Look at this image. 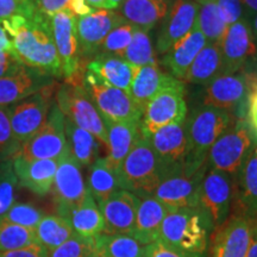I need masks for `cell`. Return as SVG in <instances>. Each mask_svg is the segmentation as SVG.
<instances>
[{
  "instance_id": "21",
  "label": "cell",
  "mask_w": 257,
  "mask_h": 257,
  "mask_svg": "<svg viewBox=\"0 0 257 257\" xmlns=\"http://www.w3.org/2000/svg\"><path fill=\"white\" fill-rule=\"evenodd\" d=\"M250 81L248 74L238 72L220 74L207 85L204 105L226 112L232 111L248 99ZM230 113V112H229Z\"/></svg>"
},
{
  "instance_id": "28",
  "label": "cell",
  "mask_w": 257,
  "mask_h": 257,
  "mask_svg": "<svg viewBox=\"0 0 257 257\" xmlns=\"http://www.w3.org/2000/svg\"><path fill=\"white\" fill-rule=\"evenodd\" d=\"M137 69L138 67L131 66L123 57L104 53L98 54L87 64V70L95 74L101 81L127 93Z\"/></svg>"
},
{
  "instance_id": "55",
  "label": "cell",
  "mask_w": 257,
  "mask_h": 257,
  "mask_svg": "<svg viewBox=\"0 0 257 257\" xmlns=\"http://www.w3.org/2000/svg\"><path fill=\"white\" fill-rule=\"evenodd\" d=\"M245 257H257V224L256 223L253 225L251 240H250V245Z\"/></svg>"
},
{
  "instance_id": "17",
  "label": "cell",
  "mask_w": 257,
  "mask_h": 257,
  "mask_svg": "<svg viewBox=\"0 0 257 257\" xmlns=\"http://www.w3.org/2000/svg\"><path fill=\"white\" fill-rule=\"evenodd\" d=\"M125 22L119 12L112 10H94L85 17L76 18V32L81 61L94 57L100 53L107 35L115 27Z\"/></svg>"
},
{
  "instance_id": "25",
  "label": "cell",
  "mask_w": 257,
  "mask_h": 257,
  "mask_svg": "<svg viewBox=\"0 0 257 257\" xmlns=\"http://www.w3.org/2000/svg\"><path fill=\"white\" fill-rule=\"evenodd\" d=\"M206 43V38L194 25L185 37L176 42L166 54H163L162 64L168 68L170 75L182 81L193 61Z\"/></svg>"
},
{
  "instance_id": "31",
  "label": "cell",
  "mask_w": 257,
  "mask_h": 257,
  "mask_svg": "<svg viewBox=\"0 0 257 257\" xmlns=\"http://www.w3.org/2000/svg\"><path fill=\"white\" fill-rule=\"evenodd\" d=\"M61 217L68 221L74 233L79 236L95 238L96 236L104 232V219L100 208L89 191L79 206L74 207Z\"/></svg>"
},
{
  "instance_id": "44",
  "label": "cell",
  "mask_w": 257,
  "mask_h": 257,
  "mask_svg": "<svg viewBox=\"0 0 257 257\" xmlns=\"http://www.w3.org/2000/svg\"><path fill=\"white\" fill-rule=\"evenodd\" d=\"M21 148L12 133L9 106H0V161L12 160Z\"/></svg>"
},
{
  "instance_id": "6",
  "label": "cell",
  "mask_w": 257,
  "mask_h": 257,
  "mask_svg": "<svg viewBox=\"0 0 257 257\" xmlns=\"http://www.w3.org/2000/svg\"><path fill=\"white\" fill-rule=\"evenodd\" d=\"M82 86L104 120L141 123L143 112L127 92L107 85L89 70L82 74Z\"/></svg>"
},
{
  "instance_id": "5",
  "label": "cell",
  "mask_w": 257,
  "mask_h": 257,
  "mask_svg": "<svg viewBox=\"0 0 257 257\" xmlns=\"http://www.w3.org/2000/svg\"><path fill=\"white\" fill-rule=\"evenodd\" d=\"M256 143L246 120H237L211 147L205 163L206 168L224 172L234 178Z\"/></svg>"
},
{
  "instance_id": "16",
  "label": "cell",
  "mask_w": 257,
  "mask_h": 257,
  "mask_svg": "<svg viewBox=\"0 0 257 257\" xmlns=\"http://www.w3.org/2000/svg\"><path fill=\"white\" fill-rule=\"evenodd\" d=\"M255 223L232 212L226 223L212 234L208 257H245Z\"/></svg>"
},
{
  "instance_id": "60",
  "label": "cell",
  "mask_w": 257,
  "mask_h": 257,
  "mask_svg": "<svg viewBox=\"0 0 257 257\" xmlns=\"http://www.w3.org/2000/svg\"><path fill=\"white\" fill-rule=\"evenodd\" d=\"M248 78H249L250 83L257 82V72H256V74H255V75H253V76H249V75H248Z\"/></svg>"
},
{
  "instance_id": "1",
  "label": "cell",
  "mask_w": 257,
  "mask_h": 257,
  "mask_svg": "<svg viewBox=\"0 0 257 257\" xmlns=\"http://www.w3.org/2000/svg\"><path fill=\"white\" fill-rule=\"evenodd\" d=\"M2 23L22 64L49 74L53 78L62 76L50 18L35 11L31 16H16Z\"/></svg>"
},
{
  "instance_id": "38",
  "label": "cell",
  "mask_w": 257,
  "mask_h": 257,
  "mask_svg": "<svg viewBox=\"0 0 257 257\" xmlns=\"http://www.w3.org/2000/svg\"><path fill=\"white\" fill-rule=\"evenodd\" d=\"M195 27L201 31L207 43L219 44L226 31V24L218 12L216 3L199 4Z\"/></svg>"
},
{
  "instance_id": "27",
  "label": "cell",
  "mask_w": 257,
  "mask_h": 257,
  "mask_svg": "<svg viewBox=\"0 0 257 257\" xmlns=\"http://www.w3.org/2000/svg\"><path fill=\"white\" fill-rule=\"evenodd\" d=\"M107 133L108 155L105 157L112 169L117 173L125 157L128 155L141 136L140 121H117L104 120Z\"/></svg>"
},
{
  "instance_id": "7",
  "label": "cell",
  "mask_w": 257,
  "mask_h": 257,
  "mask_svg": "<svg viewBox=\"0 0 257 257\" xmlns=\"http://www.w3.org/2000/svg\"><path fill=\"white\" fill-rule=\"evenodd\" d=\"M56 104L66 118L91 133L107 147V133L104 119L81 82H66L56 91Z\"/></svg>"
},
{
  "instance_id": "30",
  "label": "cell",
  "mask_w": 257,
  "mask_h": 257,
  "mask_svg": "<svg viewBox=\"0 0 257 257\" xmlns=\"http://www.w3.org/2000/svg\"><path fill=\"white\" fill-rule=\"evenodd\" d=\"M168 210L153 195L140 198L133 237L143 245L159 239L161 225Z\"/></svg>"
},
{
  "instance_id": "48",
  "label": "cell",
  "mask_w": 257,
  "mask_h": 257,
  "mask_svg": "<svg viewBox=\"0 0 257 257\" xmlns=\"http://www.w3.org/2000/svg\"><path fill=\"white\" fill-rule=\"evenodd\" d=\"M24 67L12 51L0 50V78L14 75Z\"/></svg>"
},
{
  "instance_id": "26",
  "label": "cell",
  "mask_w": 257,
  "mask_h": 257,
  "mask_svg": "<svg viewBox=\"0 0 257 257\" xmlns=\"http://www.w3.org/2000/svg\"><path fill=\"white\" fill-rule=\"evenodd\" d=\"M176 81L178 79L161 69L160 63L147 64V66L138 67L128 94L143 112L148 102L152 100L157 93L172 86Z\"/></svg>"
},
{
  "instance_id": "32",
  "label": "cell",
  "mask_w": 257,
  "mask_h": 257,
  "mask_svg": "<svg viewBox=\"0 0 257 257\" xmlns=\"http://www.w3.org/2000/svg\"><path fill=\"white\" fill-rule=\"evenodd\" d=\"M223 73V57L220 46L217 43H206L198 54L182 82L193 85H208L212 80Z\"/></svg>"
},
{
  "instance_id": "46",
  "label": "cell",
  "mask_w": 257,
  "mask_h": 257,
  "mask_svg": "<svg viewBox=\"0 0 257 257\" xmlns=\"http://www.w3.org/2000/svg\"><path fill=\"white\" fill-rule=\"evenodd\" d=\"M34 12L30 0H0V22L16 16H31Z\"/></svg>"
},
{
  "instance_id": "36",
  "label": "cell",
  "mask_w": 257,
  "mask_h": 257,
  "mask_svg": "<svg viewBox=\"0 0 257 257\" xmlns=\"http://www.w3.org/2000/svg\"><path fill=\"white\" fill-rule=\"evenodd\" d=\"M40 245L47 249V251L54 250L74 234V231L68 221L59 214L44 216L35 229Z\"/></svg>"
},
{
  "instance_id": "14",
  "label": "cell",
  "mask_w": 257,
  "mask_h": 257,
  "mask_svg": "<svg viewBox=\"0 0 257 257\" xmlns=\"http://www.w3.org/2000/svg\"><path fill=\"white\" fill-rule=\"evenodd\" d=\"M51 189L59 216L79 206L87 195L88 188L83 180L81 166L70 152L59 161Z\"/></svg>"
},
{
  "instance_id": "41",
  "label": "cell",
  "mask_w": 257,
  "mask_h": 257,
  "mask_svg": "<svg viewBox=\"0 0 257 257\" xmlns=\"http://www.w3.org/2000/svg\"><path fill=\"white\" fill-rule=\"evenodd\" d=\"M135 30L136 27L127 23L126 21L123 22L107 35L101 46L100 53L123 57L125 50L127 49L128 44L133 40Z\"/></svg>"
},
{
  "instance_id": "12",
  "label": "cell",
  "mask_w": 257,
  "mask_h": 257,
  "mask_svg": "<svg viewBox=\"0 0 257 257\" xmlns=\"http://www.w3.org/2000/svg\"><path fill=\"white\" fill-rule=\"evenodd\" d=\"M50 27L62 76L66 78V82H81L82 79L79 80V75L82 63L76 32V17L68 9L62 10L51 16Z\"/></svg>"
},
{
  "instance_id": "11",
  "label": "cell",
  "mask_w": 257,
  "mask_h": 257,
  "mask_svg": "<svg viewBox=\"0 0 257 257\" xmlns=\"http://www.w3.org/2000/svg\"><path fill=\"white\" fill-rule=\"evenodd\" d=\"M54 82L24 100L9 106L12 133L21 146L38 133L47 121L51 108Z\"/></svg>"
},
{
  "instance_id": "3",
  "label": "cell",
  "mask_w": 257,
  "mask_h": 257,
  "mask_svg": "<svg viewBox=\"0 0 257 257\" xmlns=\"http://www.w3.org/2000/svg\"><path fill=\"white\" fill-rule=\"evenodd\" d=\"M231 123L229 112L205 105L186 119L188 141L184 167L186 174H194L205 167L211 147L230 127Z\"/></svg>"
},
{
  "instance_id": "42",
  "label": "cell",
  "mask_w": 257,
  "mask_h": 257,
  "mask_svg": "<svg viewBox=\"0 0 257 257\" xmlns=\"http://www.w3.org/2000/svg\"><path fill=\"white\" fill-rule=\"evenodd\" d=\"M47 257H95L94 238L74 233L60 246L48 251Z\"/></svg>"
},
{
  "instance_id": "40",
  "label": "cell",
  "mask_w": 257,
  "mask_h": 257,
  "mask_svg": "<svg viewBox=\"0 0 257 257\" xmlns=\"http://www.w3.org/2000/svg\"><path fill=\"white\" fill-rule=\"evenodd\" d=\"M18 186L12 160L0 161V218L16 202Z\"/></svg>"
},
{
  "instance_id": "4",
  "label": "cell",
  "mask_w": 257,
  "mask_h": 257,
  "mask_svg": "<svg viewBox=\"0 0 257 257\" xmlns=\"http://www.w3.org/2000/svg\"><path fill=\"white\" fill-rule=\"evenodd\" d=\"M163 176V168L154 152L149 138L141 136L118 170L120 189L136 194L138 198L153 195Z\"/></svg>"
},
{
  "instance_id": "52",
  "label": "cell",
  "mask_w": 257,
  "mask_h": 257,
  "mask_svg": "<svg viewBox=\"0 0 257 257\" xmlns=\"http://www.w3.org/2000/svg\"><path fill=\"white\" fill-rule=\"evenodd\" d=\"M68 10L76 18L85 17V16L92 14L94 11V9L86 0H70Z\"/></svg>"
},
{
  "instance_id": "54",
  "label": "cell",
  "mask_w": 257,
  "mask_h": 257,
  "mask_svg": "<svg viewBox=\"0 0 257 257\" xmlns=\"http://www.w3.org/2000/svg\"><path fill=\"white\" fill-rule=\"evenodd\" d=\"M242 3L245 18L250 22V19L257 14V0H242Z\"/></svg>"
},
{
  "instance_id": "39",
  "label": "cell",
  "mask_w": 257,
  "mask_h": 257,
  "mask_svg": "<svg viewBox=\"0 0 257 257\" xmlns=\"http://www.w3.org/2000/svg\"><path fill=\"white\" fill-rule=\"evenodd\" d=\"M37 244L40 243L35 230L9 223L0 218V251L23 249Z\"/></svg>"
},
{
  "instance_id": "51",
  "label": "cell",
  "mask_w": 257,
  "mask_h": 257,
  "mask_svg": "<svg viewBox=\"0 0 257 257\" xmlns=\"http://www.w3.org/2000/svg\"><path fill=\"white\" fill-rule=\"evenodd\" d=\"M143 257H181L174 250H172L160 239L148 244L144 248Z\"/></svg>"
},
{
  "instance_id": "53",
  "label": "cell",
  "mask_w": 257,
  "mask_h": 257,
  "mask_svg": "<svg viewBox=\"0 0 257 257\" xmlns=\"http://www.w3.org/2000/svg\"><path fill=\"white\" fill-rule=\"evenodd\" d=\"M0 50H5V51H14V47H12V42L11 38L9 37L8 32L3 27V23L0 22Z\"/></svg>"
},
{
  "instance_id": "43",
  "label": "cell",
  "mask_w": 257,
  "mask_h": 257,
  "mask_svg": "<svg viewBox=\"0 0 257 257\" xmlns=\"http://www.w3.org/2000/svg\"><path fill=\"white\" fill-rule=\"evenodd\" d=\"M43 217V212L35 205L29 204V202H15L2 218L9 223L35 230Z\"/></svg>"
},
{
  "instance_id": "59",
  "label": "cell",
  "mask_w": 257,
  "mask_h": 257,
  "mask_svg": "<svg viewBox=\"0 0 257 257\" xmlns=\"http://www.w3.org/2000/svg\"><path fill=\"white\" fill-rule=\"evenodd\" d=\"M198 4H206V3H216L217 0H195Z\"/></svg>"
},
{
  "instance_id": "35",
  "label": "cell",
  "mask_w": 257,
  "mask_h": 257,
  "mask_svg": "<svg viewBox=\"0 0 257 257\" xmlns=\"http://www.w3.org/2000/svg\"><path fill=\"white\" fill-rule=\"evenodd\" d=\"M95 257H143L146 245L131 234L100 233L94 238Z\"/></svg>"
},
{
  "instance_id": "58",
  "label": "cell",
  "mask_w": 257,
  "mask_h": 257,
  "mask_svg": "<svg viewBox=\"0 0 257 257\" xmlns=\"http://www.w3.org/2000/svg\"><path fill=\"white\" fill-rule=\"evenodd\" d=\"M250 27H251L253 38H255V41L257 43V14L253 16L251 19H250Z\"/></svg>"
},
{
  "instance_id": "15",
  "label": "cell",
  "mask_w": 257,
  "mask_h": 257,
  "mask_svg": "<svg viewBox=\"0 0 257 257\" xmlns=\"http://www.w3.org/2000/svg\"><path fill=\"white\" fill-rule=\"evenodd\" d=\"M223 73H238L250 60L257 56V43L253 38L250 22L246 18L226 28L220 43Z\"/></svg>"
},
{
  "instance_id": "8",
  "label": "cell",
  "mask_w": 257,
  "mask_h": 257,
  "mask_svg": "<svg viewBox=\"0 0 257 257\" xmlns=\"http://www.w3.org/2000/svg\"><path fill=\"white\" fill-rule=\"evenodd\" d=\"M233 200V176L206 168L200 185L198 207L208 217L214 231L223 226L232 214Z\"/></svg>"
},
{
  "instance_id": "61",
  "label": "cell",
  "mask_w": 257,
  "mask_h": 257,
  "mask_svg": "<svg viewBox=\"0 0 257 257\" xmlns=\"http://www.w3.org/2000/svg\"><path fill=\"white\" fill-rule=\"evenodd\" d=\"M256 224H257V220H256Z\"/></svg>"
},
{
  "instance_id": "19",
  "label": "cell",
  "mask_w": 257,
  "mask_h": 257,
  "mask_svg": "<svg viewBox=\"0 0 257 257\" xmlns=\"http://www.w3.org/2000/svg\"><path fill=\"white\" fill-rule=\"evenodd\" d=\"M199 4L195 0H173L168 14L161 22L156 37V53L163 55L194 28Z\"/></svg>"
},
{
  "instance_id": "2",
  "label": "cell",
  "mask_w": 257,
  "mask_h": 257,
  "mask_svg": "<svg viewBox=\"0 0 257 257\" xmlns=\"http://www.w3.org/2000/svg\"><path fill=\"white\" fill-rule=\"evenodd\" d=\"M214 230L199 207L170 210L161 225L159 239L181 257H208Z\"/></svg>"
},
{
  "instance_id": "23",
  "label": "cell",
  "mask_w": 257,
  "mask_h": 257,
  "mask_svg": "<svg viewBox=\"0 0 257 257\" xmlns=\"http://www.w3.org/2000/svg\"><path fill=\"white\" fill-rule=\"evenodd\" d=\"M232 212L257 220V143L234 176Z\"/></svg>"
},
{
  "instance_id": "20",
  "label": "cell",
  "mask_w": 257,
  "mask_h": 257,
  "mask_svg": "<svg viewBox=\"0 0 257 257\" xmlns=\"http://www.w3.org/2000/svg\"><path fill=\"white\" fill-rule=\"evenodd\" d=\"M138 204L140 198L126 189H118L107 200L99 204L104 219V233L133 236Z\"/></svg>"
},
{
  "instance_id": "29",
  "label": "cell",
  "mask_w": 257,
  "mask_h": 257,
  "mask_svg": "<svg viewBox=\"0 0 257 257\" xmlns=\"http://www.w3.org/2000/svg\"><path fill=\"white\" fill-rule=\"evenodd\" d=\"M173 0H124L119 14L127 23L152 31L165 19Z\"/></svg>"
},
{
  "instance_id": "34",
  "label": "cell",
  "mask_w": 257,
  "mask_h": 257,
  "mask_svg": "<svg viewBox=\"0 0 257 257\" xmlns=\"http://www.w3.org/2000/svg\"><path fill=\"white\" fill-rule=\"evenodd\" d=\"M87 188L98 205L120 189L117 173L111 168L106 159L99 157L89 166Z\"/></svg>"
},
{
  "instance_id": "10",
  "label": "cell",
  "mask_w": 257,
  "mask_h": 257,
  "mask_svg": "<svg viewBox=\"0 0 257 257\" xmlns=\"http://www.w3.org/2000/svg\"><path fill=\"white\" fill-rule=\"evenodd\" d=\"M69 154L64 133V115L57 104H53L47 121L36 135L22 146L16 156L28 161L61 160Z\"/></svg>"
},
{
  "instance_id": "37",
  "label": "cell",
  "mask_w": 257,
  "mask_h": 257,
  "mask_svg": "<svg viewBox=\"0 0 257 257\" xmlns=\"http://www.w3.org/2000/svg\"><path fill=\"white\" fill-rule=\"evenodd\" d=\"M123 59L135 67L159 63L156 59V51L153 46L150 31L136 28L133 40L128 44L127 49L125 50Z\"/></svg>"
},
{
  "instance_id": "22",
  "label": "cell",
  "mask_w": 257,
  "mask_h": 257,
  "mask_svg": "<svg viewBox=\"0 0 257 257\" xmlns=\"http://www.w3.org/2000/svg\"><path fill=\"white\" fill-rule=\"evenodd\" d=\"M53 76L35 68L23 67L14 75L0 78V106H10L49 86Z\"/></svg>"
},
{
  "instance_id": "47",
  "label": "cell",
  "mask_w": 257,
  "mask_h": 257,
  "mask_svg": "<svg viewBox=\"0 0 257 257\" xmlns=\"http://www.w3.org/2000/svg\"><path fill=\"white\" fill-rule=\"evenodd\" d=\"M30 2L35 11L50 18L57 12L68 9L70 0H30Z\"/></svg>"
},
{
  "instance_id": "50",
  "label": "cell",
  "mask_w": 257,
  "mask_h": 257,
  "mask_svg": "<svg viewBox=\"0 0 257 257\" xmlns=\"http://www.w3.org/2000/svg\"><path fill=\"white\" fill-rule=\"evenodd\" d=\"M48 251L46 248L37 244V245L28 246L23 249L9 250V251H0V257H47Z\"/></svg>"
},
{
  "instance_id": "33",
  "label": "cell",
  "mask_w": 257,
  "mask_h": 257,
  "mask_svg": "<svg viewBox=\"0 0 257 257\" xmlns=\"http://www.w3.org/2000/svg\"><path fill=\"white\" fill-rule=\"evenodd\" d=\"M64 133H66L69 152L80 166L89 167L96 159H99L100 144L91 133L83 130L66 117H64Z\"/></svg>"
},
{
  "instance_id": "13",
  "label": "cell",
  "mask_w": 257,
  "mask_h": 257,
  "mask_svg": "<svg viewBox=\"0 0 257 257\" xmlns=\"http://www.w3.org/2000/svg\"><path fill=\"white\" fill-rule=\"evenodd\" d=\"M206 173V165L194 174H186L185 170H174L162 176L154 192L155 197L167 210L198 207L200 185Z\"/></svg>"
},
{
  "instance_id": "49",
  "label": "cell",
  "mask_w": 257,
  "mask_h": 257,
  "mask_svg": "<svg viewBox=\"0 0 257 257\" xmlns=\"http://www.w3.org/2000/svg\"><path fill=\"white\" fill-rule=\"evenodd\" d=\"M248 111H246V123L253 137L257 140V82L250 83V91L248 95Z\"/></svg>"
},
{
  "instance_id": "56",
  "label": "cell",
  "mask_w": 257,
  "mask_h": 257,
  "mask_svg": "<svg viewBox=\"0 0 257 257\" xmlns=\"http://www.w3.org/2000/svg\"><path fill=\"white\" fill-rule=\"evenodd\" d=\"M93 9L107 10V0H86Z\"/></svg>"
},
{
  "instance_id": "57",
  "label": "cell",
  "mask_w": 257,
  "mask_h": 257,
  "mask_svg": "<svg viewBox=\"0 0 257 257\" xmlns=\"http://www.w3.org/2000/svg\"><path fill=\"white\" fill-rule=\"evenodd\" d=\"M124 0H107V10H112V11H114V10L119 9L120 5L123 4Z\"/></svg>"
},
{
  "instance_id": "18",
  "label": "cell",
  "mask_w": 257,
  "mask_h": 257,
  "mask_svg": "<svg viewBox=\"0 0 257 257\" xmlns=\"http://www.w3.org/2000/svg\"><path fill=\"white\" fill-rule=\"evenodd\" d=\"M147 137L162 165L163 175L184 169L188 146L186 121L168 125Z\"/></svg>"
},
{
  "instance_id": "45",
  "label": "cell",
  "mask_w": 257,
  "mask_h": 257,
  "mask_svg": "<svg viewBox=\"0 0 257 257\" xmlns=\"http://www.w3.org/2000/svg\"><path fill=\"white\" fill-rule=\"evenodd\" d=\"M216 5L226 27L234 24L239 19L245 18L242 0H217Z\"/></svg>"
},
{
  "instance_id": "9",
  "label": "cell",
  "mask_w": 257,
  "mask_h": 257,
  "mask_svg": "<svg viewBox=\"0 0 257 257\" xmlns=\"http://www.w3.org/2000/svg\"><path fill=\"white\" fill-rule=\"evenodd\" d=\"M187 102L185 100V82L178 80L162 89L148 102L140 126L143 135H152L160 128L186 121Z\"/></svg>"
},
{
  "instance_id": "24",
  "label": "cell",
  "mask_w": 257,
  "mask_h": 257,
  "mask_svg": "<svg viewBox=\"0 0 257 257\" xmlns=\"http://www.w3.org/2000/svg\"><path fill=\"white\" fill-rule=\"evenodd\" d=\"M12 163L18 184L22 187L37 195H47L51 191L59 160L28 161L15 156Z\"/></svg>"
}]
</instances>
